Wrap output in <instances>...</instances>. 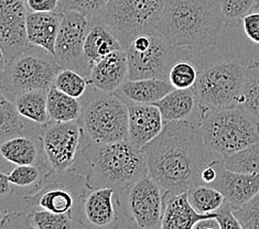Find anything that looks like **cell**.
<instances>
[{
	"instance_id": "obj_1",
	"label": "cell",
	"mask_w": 259,
	"mask_h": 229,
	"mask_svg": "<svg viewBox=\"0 0 259 229\" xmlns=\"http://www.w3.org/2000/svg\"><path fill=\"white\" fill-rule=\"evenodd\" d=\"M141 151L149 176L163 192L182 193L202 184L201 172L208 162L199 123L165 121L161 132Z\"/></svg>"
},
{
	"instance_id": "obj_2",
	"label": "cell",
	"mask_w": 259,
	"mask_h": 229,
	"mask_svg": "<svg viewBox=\"0 0 259 229\" xmlns=\"http://www.w3.org/2000/svg\"><path fill=\"white\" fill-rule=\"evenodd\" d=\"M224 23L221 0H165L157 31L170 47L197 60L218 44Z\"/></svg>"
},
{
	"instance_id": "obj_3",
	"label": "cell",
	"mask_w": 259,
	"mask_h": 229,
	"mask_svg": "<svg viewBox=\"0 0 259 229\" xmlns=\"http://www.w3.org/2000/svg\"><path fill=\"white\" fill-rule=\"evenodd\" d=\"M82 153L89 165L86 182L90 190L110 188L120 194L149 175L143 151L128 139L108 144L90 141Z\"/></svg>"
},
{
	"instance_id": "obj_4",
	"label": "cell",
	"mask_w": 259,
	"mask_h": 229,
	"mask_svg": "<svg viewBox=\"0 0 259 229\" xmlns=\"http://www.w3.org/2000/svg\"><path fill=\"white\" fill-rule=\"evenodd\" d=\"M200 109L199 127L206 150L223 158L259 141V125L243 108Z\"/></svg>"
},
{
	"instance_id": "obj_5",
	"label": "cell",
	"mask_w": 259,
	"mask_h": 229,
	"mask_svg": "<svg viewBox=\"0 0 259 229\" xmlns=\"http://www.w3.org/2000/svg\"><path fill=\"white\" fill-rule=\"evenodd\" d=\"M82 104L81 123L91 141L108 144L128 139V107L115 91L92 87Z\"/></svg>"
},
{
	"instance_id": "obj_6",
	"label": "cell",
	"mask_w": 259,
	"mask_h": 229,
	"mask_svg": "<svg viewBox=\"0 0 259 229\" xmlns=\"http://www.w3.org/2000/svg\"><path fill=\"white\" fill-rule=\"evenodd\" d=\"M61 70L62 66L52 54L39 47L30 45L7 61L0 76V89L11 101L23 91L49 90Z\"/></svg>"
},
{
	"instance_id": "obj_7",
	"label": "cell",
	"mask_w": 259,
	"mask_h": 229,
	"mask_svg": "<svg viewBox=\"0 0 259 229\" xmlns=\"http://www.w3.org/2000/svg\"><path fill=\"white\" fill-rule=\"evenodd\" d=\"M246 69L239 60H223L199 71L193 90L200 108L220 109L237 106L242 96Z\"/></svg>"
},
{
	"instance_id": "obj_8",
	"label": "cell",
	"mask_w": 259,
	"mask_h": 229,
	"mask_svg": "<svg viewBox=\"0 0 259 229\" xmlns=\"http://www.w3.org/2000/svg\"><path fill=\"white\" fill-rule=\"evenodd\" d=\"M165 0H109L96 17L126 48L137 35L155 32Z\"/></svg>"
},
{
	"instance_id": "obj_9",
	"label": "cell",
	"mask_w": 259,
	"mask_h": 229,
	"mask_svg": "<svg viewBox=\"0 0 259 229\" xmlns=\"http://www.w3.org/2000/svg\"><path fill=\"white\" fill-rule=\"evenodd\" d=\"M124 50L128 62V79L168 80L169 71L177 61L191 59L186 51L170 47L157 30L137 35Z\"/></svg>"
},
{
	"instance_id": "obj_10",
	"label": "cell",
	"mask_w": 259,
	"mask_h": 229,
	"mask_svg": "<svg viewBox=\"0 0 259 229\" xmlns=\"http://www.w3.org/2000/svg\"><path fill=\"white\" fill-rule=\"evenodd\" d=\"M86 177L70 170L52 171L42 179L33 193L24 196L22 202L29 207H41L53 213L71 214L81 210L82 202L89 193Z\"/></svg>"
},
{
	"instance_id": "obj_11",
	"label": "cell",
	"mask_w": 259,
	"mask_h": 229,
	"mask_svg": "<svg viewBox=\"0 0 259 229\" xmlns=\"http://www.w3.org/2000/svg\"><path fill=\"white\" fill-rule=\"evenodd\" d=\"M90 22V18L81 12L64 11L54 51V59L62 69L76 71L86 78L89 72L84 61V44Z\"/></svg>"
},
{
	"instance_id": "obj_12",
	"label": "cell",
	"mask_w": 259,
	"mask_h": 229,
	"mask_svg": "<svg viewBox=\"0 0 259 229\" xmlns=\"http://www.w3.org/2000/svg\"><path fill=\"white\" fill-rule=\"evenodd\" d=\"M84 129L79 120L49 121L42 132V147L55 172L69 171L79 150Z\"/></svg>"
},
{
	"instance_id": "obj_13",
	"label": "cell",
	"mask_w": 259,
	"mask_h": 229,
	"mask_svg": "<svg viewBox=\"0 0 259 229\" xmlns=\"http://www.w3.org/2000/svg\"><path fill=\"white\" fill-rule=\"evenodd\" d=\"M125 205L135 224L143 229L161 228L163 191L149 176H144L125 191Z\"/></svg>"
},
{
	"instance_id": "obj_14",
	"label": "cell",
	"mask_w": 259,
	"mask_h": 229,
	"mask_svg": "<svg viewBox=\"0 0 259 229\" xmlns=\"http://www.w3.org/2000/svg\"><path fill=\"white\" fill-rule=\"evenodd\" d=\"M26 0H0V47L7 61L30 47L27 38Z\"/></svg>"
},
{
	"instance_id": "obj_15",
	"label": "cell",
	"mask_w": 259,
	"mask_h": 229,
	"mask_svg": "<svg viewBox=\"0 0 259 229\" xmlns=\"http://www.w3.org/2000/svg\"><path fill=\"white\" fill-rule=\"evenodd\" d=\"M218 176L209 185L220 191L233 208H238L259 192V174L242 173L227 169L222 160H215Z\"/></svg>"
},
{
	"instance_id": "obj_16",
	"label": "cell",
	"mask_w": 259,
	"mask_h": 229,
	"mask_svg": "<svg viewBox=\"0 0 259 229\" xmlns=\"http://www.w3.org/2000/svg\"><path fill=\"white\" fill-rule=\"evenodd\" d=\"M125 102L128 107V140L141 150L161 132L164 121L155 104Z\"/></svg>"
},
{
	"instance_id": "obj_17",
	"label": "cell",
	"mask_w": 259,
	"mask_h": 229,
	"mask_svg": "<svg viewBox=\"0 0 259 229\" xmlns=\"http://www.w3.org/2000/svg\"><path fill=\"white\" fill-rule=\"evenodd\" d=\"M117 192L110 188L90 190L81 206L82 226L107 228L116 226L117 210L114 197Z\"/></svg>"
},
{
	"instance_id": "obj_18",
	"label": "cell",
	"mask_w": 259,
	"mask_h": 229,
	"mask_svg": "<svg viewBox=\"0 0 259 229\" xmlns=\"http://www.w3.org/2000/svg\"><path fill=\"white\" fill-rule=\"evenodd\" d=\"M128 78V62L124 49L113 51L91 69L89 84L91 87L104 91H116Z\"/></svg>"
},
{
	"instance_id": "obj_19",
	"label": "cell",
	"mask_w": 259,
	"mask_h": 229,
	"mask_svg": "<svg viewBox=\"0 0 259 229\" xmlns=\"http://www.w3.org/2000/svg\"><path fill=\"white\" fill-rule=\"evenodd\" d=\"M63 19V12H28L26 19L27 38L30 45L39 47L54 57L55 41Z\"/></svg>"
},
{
	"instance_id": "obj_20",
	"label": "cell",
	"mask_w": 259,
	"mask_h": 229,
	"mask_svg": "<svg viewBox=\"0 0 259 229\" xmlns=\"http://www.w3.org/2000/svg\"><path fill=\"white\" fill-rule=\"evenodd\" d=\"M162 229H193L197 221L215 216V213L200 214L191 205L187 192H163Z\"/></svg>"
},
{
	"instance_id": "obj_21",
	"label": "cell",
	"mask_w": 259,
	"mask_h": 229,
	"mask_svg": "<svg viewBox=\"0 0 259 229\" xmlns=\"http://www.w3.org/2000/svg\"><path fill=\"white\" fill-rule=\"evenodd\" d=\"M163 121H193L199 123L200 105L192 88L172 89L169 94L155 103Z\"/></svg>"
},
{
	"instance_id": "obj_22",
	"label": "cell",
	"mask_w": 259,
	"mask_h": 229,
	"mask_svg": "<svg viewBox=\"0 0 259 229\" xmlns=\"http://www.w3.org/2000/svg\"><path fill=\"white\" fill-rule=\"evenodd\" d=\"M120 49L124 48L112 33V31L97 18H92L84 44V61L89 75L91 69L97 61L113 51L120 50Z\"/></svg>"
},
{
	"instance_id": "obj_23",
	"label": "cell",
	"mask_w": 259,
	"mask_h": 229,
	"mask_svg": "<svg viewBox=\"0 0 259 229\" xmlns=\"http://www.w3.org/2000/svg\"><path fill=\"white\" fill-rule=\"evenodd\" d=\"M175 89L169 80L161 78L126 79L115 93L122 100L138 104H155Z\"/></svg>"
},
{
	"instance_id": "obj_24",
	"label": "cell",
	"mask_w": 259,
	"mask_h": 229,
	"mask_svg": "<svg viewBox=\"0 0 259 229\" xmlns=\"http://www.w3.org/2000/svg\"><path fill=\"white\" fill-rule=\"evenodd\" d=\"M47 106L50 121L66 122L81 119L82 104L78 98L65 94L53 85L48 90Z\"/></svg>"
},
{
	"instance_id": "obj_25",
	"label": "cell",
	"mask_w": 259,
	"mask_h": 229,
	"mask_svg": "<svg viewBox=\"0 0 259 229\" xmlns=\"http://www.w3.org/2000/svg\"><path fill=\"white\" fill-rule=\"evenodd\" d=\"M0 156L16 165L35 164L39 161V149L32 138L22 133L3 141L0 144Z\"/></svg>"
},
{
	"instance_id": "obj_26",
	"label": "cell",
	"mask_w": 259,
	"mask_h": 229,
	"mask_svg": "<svg viewBox=\"0 0 259 229\" xmlns=\"http://www.w3.org/2000/svg\"><path fill=\"white\" fill-rule=\"evenodd\" d=\"M48 90L33 89L23 91L15 98V105L17 111L23 118L30 121L47 125L50 121L47 106Z\"/></svg>"
},
{
	"instance_id": "obj_27",
	"label": "cell",
	"mask_w": 259,
	"mask_h": 229,
	"mask_svg": "<svg viewBox=\"0 0 259 229\" xmlns=\"http://www.w3.org/2000/svg\"><path fill=\"white\" fill-rule=\"evenodd\" d=\"M237 106L259 125V61L252 62L246 69L244 88Z\"/></svg>"
},
{
	"instance_id": "obj_28",
	"label": "cell",
	"mask_w": 259,
	"mask_h": 229,
	"mask_svg": "<svg viewBox=\"0 0 259 229\" xmlns=\"http://www.w3.org/2000/svg\"><path fill=\"white\" fill-rule=\"evenodd\" d=\"M187 194L190 204L200 214L215 213L226 201L220 191L205 184L195 185Z\"/></svg>"
},
{
	"instance_id": "obj_29",
	"label": "cell",
	"mask_w": 259,
	"mask_h": 229,
	"mask_svg": "<svg viewBox=\"0 0 259 229\" xmlns=\"http://www.w3.org/2000/svg\"><path fill=\"white\" fill-rule=\"evenodd\" d=\"M24 125L15 102L0 89V144L14 135L22 134Z\"/></svg>"
},
{
	"instance_id": "obj_30",
	"label": "cell",
	"mask_w": 259,
	"mask_h": 229,
	"mask_svg": "<svg viewBox=\"0 0 259 229\" xmlns=\"http://www.w3.org/2000/svg\"><path fill=\"white\" fill-rule=\"evenodd\" d=\"M222 162L232 171L259 174V141L231 156L223 157Z\"/></svg>"
},
{
	"instance_id": "obj_31",
	"label": "cell",
	"mask_w": 259,
	"mask_h": 229,
	"mask_svg": "<svg viewBox=\"0 0 259 229\" xmlns=\"http://www.w3.org/2000/svg\"><path fill=\"white\" fill-rule=\"evenodd\" d=\"M73 215L53 213L50 210H34L28 215V225L35 229H70L77 227Z\"/></svg>"
},
{
	"instance_id": "obj_32",
	"label": "cell",
	"mask_w": 259,
	"mask_h": 229,
	"mask_svg": "<svg viewBox=\"0 0 259 229\" xmlns=\"http://www.w3.org/2000/svg\"><path fill=\"white\" fill-rule=\"evenodd\" d=\"M55 86L61 91L74 98H82L89 88V80L82 74L71 69H62L53 80Z\"/></svg>"
},
{
	"instance_id": "obj_33",
	"label": "cell",
	"mask_w": 259,
	"mask_h": 229,
	"mask_svg": "<svg viewBox=\"0 0 259 229\" xmlns=\"http://www.w3.org/2000/svg\"><path fill=\"white\" fill-rule=\"evenodd\" d=\"M199 76V70L194 62L182 59L177 61L169 71L168 80L178 89L192 88Z\"/></svg>"
},
{
	"instance_id": "obj_34",
	"label": "cell",
	"mask_w": 259,
	"mask_h": 229,
	"mask_svg": "<svg viewBox=\"0 0 259 229\" xmlns=\"http://www.w3.org/2000/svg\"><path fill=\"white\" fill-rule=\"evenodd\" d=\"M259 8V0H221V9L224 21L242 20L250 11Z\"/></svg>"
},
{
	"instance_id": "obj_35",
	"label": "cell",
	"mask_w": 259,
	"mask_h": 229,
	"mask_svg": "<svg viewBox=\"0 0 259 229\" xmlns=\"http://www.w3.org/2000/svg\"><path fill=\"white\" fill-rule=\"evenodd\" d=\"M108 2L109 0H60L57 10L61 12L75 10L92 19L101 15Z\"/></svg>"
},
{
	"instance_id": "obj_36",
	"label": "cell",
	"mask_w": 259,
	"mask_h": 229,
	"mask_svg": "<svg viewBox=\"0 0 259 229\" xmlns=\"http://www.w3.org/2000/svg\"><path fill=\"white\" fill-rule=\"evenodd\" d=\"M243 229H259V192L243 206L233 208Z\"/></svg>"
},
{
	"instance_id": "obj_37",
	"label": "cell",
	"mask_w": 259,
	"mask_h": 229,
	"mask_svg": "<svg viewBox=\"0 0 259 229\" xmlns=\"http://www.w3.org/2000/svg\"><path fill=\"white\" fill-rule=\"evenodd\" d=\"M39 176L40 171L35 164L16 165V168L8 174L10 183L18 187H29L35 183Z\"/></svg>"
},
{
	"instance_id": "obj_38",
	"label": "cell",
	"mask_w": 259,
	"mask_h": 229,
	"mask_svg": "<svg viewBox=\"0 0 259 229\" xmlns=\"http://www.w3.org/2000/svg\"><path fill=\"white\" fill-rule=\"evenodd\" d=\"M242 26L247 39L254 44L259 45V8L242 18Z\"/></svg>"
},
{
	"instance_id": "obj_39",
	"label": "cell",
	"mask_w": 259,
	"mask_h": 229,
	"mask_svg": "<svg viewBox=\"0 0 259 229\" xmlns=\"http://www.w3.org/2000/svg\"><path fill=\"white\" fill-rule=\"evenodd\" d=\"M217 214V219L220 222L221 229H235L242 228L238 219L236 218L235 214L233 212V207L230 202L225 201L222 206L215 212Z\"/></svg>"
},
{
	"instance_id": "obj_40",
	"label": "cell",
	"mask_w": 259,
	"mask_h": 229,
	"mask_svg": "<svg viewBox=\"0 0 259 229\" xmlns=\"http://www.w3.org/2000/svg\"><path fill=\"white\" fill-rule=\"evenodd\" d=\"M60 0H26L29 12H51L58 9Z\"/></svg>"
},
{
	"instance_id": "obj_41",
	"label": "cell",
	"mask_w": 259,
	"mask_h": 229,
	"mask_svg": "<svg viewBox=\"0 0 259 229\" xmlns=\"http://www.w3.org/2000/svg\"><path fill=\"white\" fill-rule=\"evenodd\" d=\"M217 176H218L217 164H215V160H213L203 168L201 172V182L202 184L211 185L215 181Z\"/></svg>"
},
{
	"instance_id": "obj_42",
	"label": "cell",
	"mask_w": 259,
	"mask_h": 229,
	"mask_svg": "<svg viewBox=\"0 0 259 229\" xmlns=\"http://www.w3.org/2000/svg\"><path fill=\"white\" fill-rule=\"evenodd\" d=\"M193 229H221L220 222L217 219V214L211 217H206L199 220L193 226Z\"/></svg>"
},
{
	"instance_id": "obj_43",
	"label": "cell",
	"mask_w": 259,
	"mask_h": 229,
	"mask_svg": "<svg viewBox=\"0 0 259 229\" xmlns=\"http://www.w3.org/2000/svg\"><path fill=\"white\" fill-rule=\"evenodd\" d=\"M10 181L8 178V174L0 171V196H5L11 193V187Z\"/></svg>"
},
{
	"instance_id": "obj_44",
	"label": "cell",
	"mask_w": 259,
	"mask_h": 229,
	"mask_svg": "<svg viewBox=\"0 0 259 229\" xmlns=\"http://www.w3.org/2000/svg\"><path fill=\"white\" fill-rule=\"evenodd\" d=\"M6 64H7V59H6L4 50L2 49V47H0V76H2V74L5 70Z\"/></svg>"
},
{
	"instance_id": "obj_45",
	"label": "cell",
	"mask_w": 259,
	"mask_h": 229,
	"mask_svg": "<svg viewBox=\"0 0 259 229\" xmlns=\"http://www.w3.org/2000/svg\"><path fill=\"white\" fill-rule=\"evenodd\" d=\"M5 215L3 214V212L2 210H0V226H3L4 225V222H5Z\"/></svg>"
}]
</instances>
